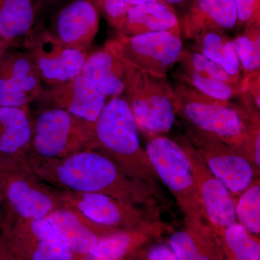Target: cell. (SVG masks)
Returning a JSON list of instances; mask_svg holds the SVG:
<instances>
[{"label":"cell","mask_w":260,"mask_h":260,"mask_svg":"<svg viewBox=\"0 0 260 260\" xmlns=\"http://www.w3.org/2000/svg\"><path fill=\"white\" fill-rule=\"evenodd\" d=\"M28 158L36 174L58 190L109 195L146 209L159 211L158 193L121 172L106 155L86 149L53 160Z\"/></svg>","instance_id":"6da1fadb"},{"label":"cell","mask_w":260,"mask_h":260,"mask_svg":"<svg viewBox=\"0 0 260 260\" xmlns=\"http://www.w3.org/2000/svg\"><path fill=\"white\" fill-rule=\"evenodd\" d=\"M90 149L106 155L126 176L158 194V177L140 144L139 129L124 95L108 100L94 123Z\"/></svg>","instance_id":"7a4b0ae2"},{"label":"cell","mask_w":260,"mask_h":260,"mask_svg":"<svg viewBox=\"0 0 260 260\" xmlns=\"http://www.w3.org/2000/svg\"><path fill=\"white\" fill-rule=\"evenodd\" d=\"M177 115L189 126L206 133L244 154L248 122L254 106L237 107L205 96L181 82L174 88ZM245 156V155H244Z\"/></svg>","instance_id":"3957f363"},{"label":"cell","mask_w":260,"mask_h":260,"mask_svg":"<svg viewBox=\"0 0 260 260\" xmlns=\"http://www.w3.org/2000/svg\"><path fill=\"white\" fill-rule=\"evenodd\" d=\"M27 156L0 158L2 204L5 205L2 213L20 220L46 218L62 204L55 189L32 170Z\"/></svg>","instance_id":"277c9868"},{"label":"cell","mask_w":260,"mask_h":260,"mask_svg":"<svg viewBox=\"0 0 260 260\" xmlns=\"http://www.w3.org/2000/svg\"><path fill=\"white\" fill-rule=\"evenodd\" d=\"M124 66V96L138 129L147 138L165 135L175 124L177 115L175 93L167 75L155 76Z\"/></svg>","instance_id":"5b68a950"},{"label":"cell","mask_w":260,"mask_h":260,"mask_svg":"<svg viewBox=\"0 0 260 260\" xmlns=\"http://www.w3.org/2000/svg\"><path fill=\"white\" fill-rule=\"evenodd\" d=\"M94 123L67 111L45 108L31 116L28 158L53 160L91 148Z\"/></svg>","instance_id":"8992f818"},{"label":"cell","mask_w":260,"mask_h":260,"mask_svg":"<svg viewBox=\"0 0 260 260\" xmlns=\"http://www.w3.org/2000/svg\"><path fill=\"white\" fill-rule=\"evenodd\" d=\"M145 152L154 172L167 186L184 214L185 223L206 224L198 197L190 164L179 143L165 135L148 138Z\"/></svg>","instance_id":"52a82bcc"},{"label":"cell","mask_w":260,"mask_h":260,"mask_svg":"<svg viewBox=\"0 0 260 260\" xmlns=\"http://www.w3.org/2000/svg\"><path fill=\"white\" fill-rule=\"evenodd\" d=\"M105 45L124 64L155 76H167L184 50L181 30L132 37L116 34Z\"/></svg>","instance_id":"ba28073f"},{"label":"cell","mask_w":260,"mask_h":260,"mask_svg":"<svg viewBox=\"0 0 260 260\" xmlns=\"http://www.w3.org/2000/svg\"><path fill=\"white\" fill-rule=\"evenodd\" d=\"M54 189L62 206L104 226L132 229L159 220V211L130 204L109 195Z\"/></svg>","instance_id":"9c48e42d"},{"label":"cell","mask_w":260,"mask_h":260,"mask_svg":"<svg viewBox=\"0 0 260 260\" xmlns=\"http://www.w3.org/2000/svg\"><path fill=\"white\" fill-rule=\"evenodd\" d=\"M190 164L195 191L206 223L214 232L237 223L236 198L210 172L186 136L179 139Z\"/></svg>","instance_id":"30bf717a"},{"label":"cell","mask_w":260,"mask_h":260,"mask_svg":"<svg viewBox=\"0 0 260 260\" xmlns=\"http://www.w3.org/2000/svg\"><path fill=\"white\" fill-rule=\"evenodd\" d=\"M185 136L210 172L223 183L234 198L256 179L251 162L237 149L189 126Z\"/></svg>","instance_id":"8fae6325"},{"label":"cell","mask_w":260,"mask_h":260,"mask_svg":"<svg viewBox=\"0 0 260 260\" xmlns=\"http://www.w3.org/2000/svg\"><path fill=\"white\" fill-rule=\"evenodd\" d=\"M23 47L37 67L43 83L48 86L65 83L82 74L88 54L61 45L44 28L35 29Z\"/></svg>","instance_id":"7c38bea8"},{"label":"cell","mask_w":260,"mask_h":260,"mask_svg":"<svg viewBox=\"0 0 260 260\" xmlns=\"http://www.w3.org/2000/svg\"><path fill=\"white\" fill-rule=\"evenodd\" d=\"M42 83L26 51L7 53L0 60V107H29L42 91Z\"/></svg>","instance_id":"4fadbf2b"},{"label":"cell","mask_w":260,"mask_h":260,"mask_svg":"<svg viewBox=\"0 0 260 260\" xmlns=\"http://www.w3.org/2000/svg\"><path fill=\"white\" fill-rule=\"evenodd\" d=\"M35 101L42 104L43 109H62L95 123L107 104L108 98L80 74L65 83L44 87Z\"/></svg>","instance_id":"5bb4252c"},{"label":"cell","mask_w":260,"mask_h":260,"mask_svg":"<svg viewBox=\"0 0 260 260\" xmlns=\"http://www.w3.org/2000/svg\"><path fill=\"white\" fill-rule=\"evenodd\" d=\"M100 16L90 0H73L58 10L44 29L61 45L87 51L99 32Z\"/></svg>","instance_id":"9a60e30c"},{"label":"cell","mask_w":260,"mask_h":260,"mask_svg":"<svg viewBox=\"0 0 260 260\" xmlns=\"http://www.w3.org/2000/svg\"><path fill=\"white\" fill-rule=\"evenodd\" d=\"M169 231L160 220L145 226L120 229L102 237L83 260H135L140 249Z\"/></svg>","instance_id":"2e32d148"},{"label":"cell","mask_w":260,"mask_h":260,"mask_svg":"<svg viewBox=\"0 0 260 260\" xmlns=\"http://www.w3.org/2000/svg\"><path fill=\"white\" fill-rule=\"evenodd\" d=\"M179 18L181 37L189 39L209 30L225 32L238 23L234 0H192Z\"/></svg>","instance_id":"e0dca14e"},{"label":"cell","mask_w":260,"mask_h":260,"mask_svg":"<svg viewBox=\"0 0 260 260\" xmlns=\"http://www.w3.org/2000/svg\"><path fill=\"white\" fill-rule=\"evenodd\" d=\"M47 218L67 246L81 257L93 250L104 236L120 230L94 223L78 212L64 206L53 211Z\"/></svg>","instance_id":"ac0fdd59"},{"label":"cell","mask_w":260,"mask_h":260,"mask_svg":"<svg viewBox=\"0 0 260 260\" xmlns=\"http://www.w3.org/2000/svg\"><path fill=\"white\" fill-rule=\"evenodd\" d=\"M180 30L179 15L170 5L148 3L130 6L116 34L126 37Z\"/></svg>","instance_id":"d6986e66"},{"label":"cell","mask_w":260,"mask_h":260,"mask_svg":"<svg viewBox=\"0 0 260 260\" xmlns=\"http://www.w3.org/2000/svg\"><path fill=\"white\" fill-rule=\"evenodd\" d=\"M39 14L38 0H0V39L8 51L23 47Z\"/></svg>","instance_id":"ffe728a7"},{"label":"cell","mask_w":260,"mask_h":260,"mask_svg":"<svg viewBox=\"0 0 260 260\" xmlns=\"http://www.w3.org/2000/svg\"><path fill=\"white\" fill-rule=\"evenodd\" d=\"M82 75L107 98L120 96L124 93L125 66L106 45L88 54Z\"/></svg>","instance_id":"44dd1931"},{"label":"cell","mask_w":260,"mask_h":260,"mask_svg":"<svg viewBox=\"0 0 260 260\" xmlns=\"http://www.w3.org/2000/svg\"><path fill=\"white\" fill-rule=\"evenodd\" d=\"M169 244L178 260H223L218 238L208 223L198 228L185 223L172 233Z\"/></svg>","instance_id":"7402d4cb"},{"label":"cell","mask_w":260,"mask_h":260,"mask_svg":"<svg viewBox=\"0 0 260 260\" xmlns=\"http://www.w3.org/2000/svg\"><path fill=\"white\" fill-rule=\"evenodd\" d=\"M30 140L29 107H0V158L27 156Z\"/></svg>","instance_id":"603a6c76"},{"label":"cell","mask_w":260,"mask_h":260,"mask_svg":"<svg viewBox=\"0 0 260 260\" xmlns=\"http://www.w3.org/2000/svg\"><path fill=\"white\" fill-rule=\"evenodd\" d=\"M223 260H260V238L235 223L217 232Z\"/></svg>","instance_id":"cb8c5ba5"},{"label":"cell","mask_w":260,"mask_h":260,"mask_svg":"<svg viewBox=\"0 0 260 260\" xmlns=\"http://www.w3.org/2000/svg\"><path fill=\"white\" fill-rule=\"evenodd\" d=\"M25 220L38 249L48 260H83L67 246L47 217Z\"/></svg>","instance_id":"d4e9b609"},{"label":"cell","mask_w":260,"mask_h":260,"mask_svg":"<svg viewBox=\"0 0 260 260\" xmlns=\"http://www.w3.org/2000/svg\"><path fill=\"white\" fill-rule=\"evenodd\" d=\"M183 69L181 73L182 82L205 96L220 102H231L240 95V86L215 79L187 67L183 66Z\"/></svg>","instance_id":"484cf974"},{"label":"cell","mask_w":260,"mask_h":260,"mask_svg":"<svg viewBox=\"0 0 260 260\" xmlns=\"http://www.w3.org/2000/svg\"><path fill=\"white\" fill-rule=\"evenodd\" d=\"M237 223L248 232L259 237L260 181L256 178L250 185L236 198Z\"/></svg>","instance_id":"4316f807"},{"label":"cell","mask_w":260,"mask_h":260,"mask_svg":"<svg viewBox=\"0 0 260 260\" xmlns=\"http://www.w3.org/2000/svg\"><path fill=\"white\" fill-rule=\"evenodd\" d=\"M259 26L246 27L243 34L234 39L241 66L247 74L259 72Z\"/></svg>","instance_id":"83f0119b"},{"label":"cell","mask_w":260,"mask_h":260,"mask_svg":"<svg viewBox=\"0 0 260 260\" xmlns=\"http://www.w3.org/2000/svg\"><path fill=\"white\" fill-rule=\"evenodd\" d=\"M179 62L182 63L183 66L201 72L209 76L213 77L215 79L240 86V83H238L232 78H231L224 71L220 64H217L215 61L208 59L206 56L203 55L201 53L198 52L194 49L188 51L184 49Z\"/></svg>","instance_id":"f1b7e54d"},{"label":"cell","mask_w":260,"mask_h":260,"mask_svg":"<svg viewBox=\"0 0 260 260\" xmlns=\"http://www.w3.org/2000/svg\"><path fill=\"white\" fill-rule=\"evenodd\" d=\"M230 39L225 32L209 30L193 38V49L220 64L224 46Z\"/></svg>","instance_id":"f546056e"},{"label":"cell","mask_w":260,"mask_h":260,"mask_svg":"<svg viewBox=\"0 0 260 260\" xmlns=\"http://www.w3.org/2000/svg\"><path fill=\"white\" fill-rule=\"evenodd\" d=\"M99 10L100 14L115 30L122 21L130 5L125 0H90Z\"/></svg>","instance_id":"4dcf8cb0"},{"label":"cell","mask_w":260,"mask_h":260,"mask_svg":"<svg viewBox=\"0 0 260 260\" xmlns=\"http://www.w3.org/2000/svg\"><path fill=\"white\" fill-rule=\"evenodd\" d=\"M237 8V25L259 26L260 0H234Z\"/></svg>","instance_id":"1f68e13d"},{"label":"cell","mask_w":260,"mask_h":260,"mask_svg":"<svg viewBox=\"0 0 260 260\" xmlns=\"http://www.w3.org/2000/svg\"><path fill=\"white\" fill-rule=\"evenodd\" d=\"M135 260H178L169 243L155 241L140 249Z\"/></svg>","instance_id":"d6a6232c"},{"label":"cell","mask_w":260,"mask_h":260,"mask_svg":"<svg viewBox=\"0 0 260 260\" xmlns=\"http://www.w3.org/2000/svg\"><path fill=\"white\" fill-rule=\"evenodd\" d=\"M220 65L231 78L238 83H241L242 80L240 78V72L242 66L232 39H229L224 46Z\"/></svg>","instance_id":"836d02e7"},{"label":"cell","mask_w":260,"mask_h":260,"mask_svg":"<svg viewBox=\"0 0 260 260\" xmlns=\"http://www.w3.org/2000/svg\"><path fill=\"white\" fill-rule=\"evenodd\" d=\"M0 260H21L13 251L3 234L0 233Z\"/></svg>","instance_id":"e575fe53"},{"label":"cell","mask_w":260,"mask_h":260,"mask_svg":"<svg viewBox=\"0 0 260 260\" xmlns=\"http://www.w3.org/2000/svg\"><path fill=\"white\" fill-rule=\"evenodd\" d=\"M176 12H179L181 14L184 10L190 4L192 0H165Z\"/></svg>","instance_id":"d590c367"},{"label":"cell","mask_w":260,"mask_h":260,"mask_svg":"<svg viewBox=\"0 0 260 260\" xmlns=\"http://www.w3.org/2000/svg\"><path fill=\"white\" fill-rule=\"evenodd\" d=\"M62 0H38L39 5V13L44 10H48L49 8L56 6Z\"/></svg>","instance_id":"8d00e7d4"},{"label":"cell","mask_w":260,"mask_h":260,"mask_svg":"<svg viewBox=\"0 0 260 260\" xmlns=\"http://www.w3.org/2000/svg\"><path fill=\"white\" fill-rule=\"evenodd\" d=\"M125 2L128 5H130V6L140 4H144V3H164V4H168L165 0H125Z\"/></svg>","instance_id":"74e56055"},{"label":"cell","mask_w":260,"mask_h":260,"mask_svg":"<svg viewBox=\"0 0 260 260\" xmlns=\"http://www.w3.org/2000/svg\"><path fill=\"white\" fill-rule=\"evenodd\" d=\"M8 52V49H7V48L5 47L4 44H3L1 39H0V60L4 57L5 54Z\"/></svg>","instance_id":"f35d334b"},{"label":"cell","mask_w":260,"mask_h":260,"mask_svg":"<svg viewBox=\"0 0 260 260\" xmlns=\"http://www.w3.org/2000/svg\"><path fill=\"white\" fill-rule=\"evenodd\" d=\"M3 201V190H2L1 181H0V205H2Z\"/></svg>","instance_id":"ab89813d"}]
</instances>
